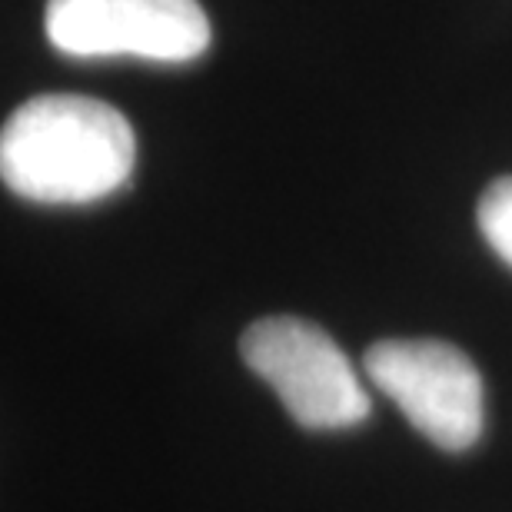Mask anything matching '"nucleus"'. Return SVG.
Instances as JSON below:
<instances>
[{"label": "nucleus", "instance_id": "3", "mask_svg": "<svg viewBox=\"0 0 512 512\" xmlns=\"http://www.w3.org/2000/svg\"><path fill=\"white\" fill-rule=\"evenodd\" d=\"M363 370L439 449L463 453L483 436V376L459 346L446 340H380L366 350Z\"/></svg>", "mask_w": 512, "mask_h": 512}, {"label": "nucleus", "instance_id": "2", "mask_svg": "<svg viewBox=\"0 0 512 512\" xmlns=\"http://www.w3.org/2000/svg\"><path fill=\"white\" fill-rule=\"evenodd\" d=\"M240 353L306 429H346L370 416V396L353 363L333 336L310 320L263 316L247 326Z\"/></svg>", "mask_w": 512, "mask_h": 512}, {"label": "nucleus", "instance_id": "4", "mask_svg": "<svg viewBox=\"0 0 512 512\" xmlns=\"http://www.w3.org/2000/svg\"><path fill=\"white\" fill-rule=\"evenodd\" d=\"M44 30L70 57L187 64L210 47L200 0H47Z\"/></svg>", "mask_w": 512, "mask_h": 512}, {"label": "nucleus", "instance_id": "1", "mask_svg": "<svg viewBox=\"0 0 512 512\" xmlns=\"http://www.w3.org/2000/svg\"><path fill=\"white\" fill-rule=\"evenodd\" d=\"M137 160V137L117 107L80 94H40L0 133V177L34 203H94L120 190Z\"/></svg>", "mask_w": 512, "mask_h": 512}, {"label": "nucleus", "instance_id": "5", "mask_svg": "<svg viewBox=\"0 0 512 512\" xmlns=\"http://www.w3.org/2000/svg\"><path fill=\"white\" fill-rule=\"evenodd\" d=\"M476 223L499 260L512 266V177H496L479 197Z\"/></svg>", "mask_w": 512, "mask_h": 512}]
</instances>
